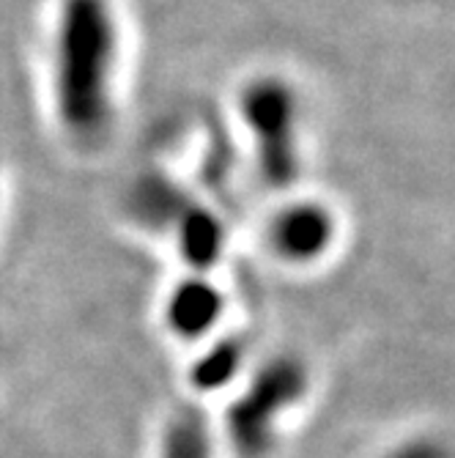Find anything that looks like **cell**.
Returning a JSON list of instances; mask_svg holds the SVG:
<instances>
[{"mask_svg":"<svg viewBox=\"0 0 455 458\" xmlns=\"http://www.w3.org/2000/svg\"><path fill=\"white\" fill-rule=\"evenodd\" d=\"M223 308V291L203 275H192L171 291L168 305H164V321L181 338H200L220 321Z\"/></svg>","mask_w":455,"mask_h":458,"instance_id":"obj_5","label":"cell"},{"mask_svg":"<svg viewBox=\"0 0 455 458\" xmlns=\"http://www.w3.org/2000/svg\"><path fill=\"white\" fill-rule=\"evenodd\" d=\"M305 390L308 373L297 360H272L247 393L228 409V434L239 453L250 458L261 455L274 437V420L288 406H294Z\"/></svg>","mask_w":455,"mask_h":458,"instance_id":"obj_3","label":"cell"},{"mask_svg":"<svg viewBox=\"0 0 455 458\" xmlns=\"http://www.w3.org/2000/svg\"><path fill=\"white\" fill-rule=\"evenodd\" d=\"M236 121L258 182L274 192H294L305 171V105L291 80L261 72L241 82Z\"/></svg>","mask_w":455,"mask_h":458,"instance_id":"obj_2","label":"cell"},{"mask_svg":"<svg viewBox=\"0 0 455 458\" xmlns=\"http://www.w3.org/2000/svg\"><path fill=\"white\" fill-rule=\"evenodd\" d=\"M390 458H447V450L431 439H417L398 447Z\"/></svg>","mask_w":455,"mask_h":458,"instance_id":"obj_9","label":"cell"},{"mask_svg":"<svg viewBox=\"0 0 455 458\" xmlns=\"http://www.w3.org/2000/svg\"><path fill=\"white\" fill-rule=\"evenodd\" d=\"M241 360H244V346L233 338L228 341H220L217 346H212L206 352L195 365H192V373L190 379L198 390L209 393V390H220L225 387L241 368Z\"/></svg>","mask_w":455,"mask_h":458,"instance_id":"obj_8","label":"cell"},{"mask_svg":"<svg viewBox=\"0 0 455 458\" xmlns=\"http://www.w3.org/2000/svg\"><path fill=\"white\" fill-rule=\"evenodd\" d=\"M171 231L184 264L195 275H203L220 264L225 250V225L209 206L190 200Z\"/></svg>","mask_w":455,"mask_h":458,"instance_id":"obj_6","label":"cell"},{"mask_svg":"<svg viewBox=\"0 0 455 458\" xmlns=\"http://www.w3.org/2000/svg\"><path fill=\"white\" fill-rule=\"evenodd\" d=\"M127 25L118 0H53L45 33V97L61 138L102 146L118 123Z\"/></svg>","mask_w":455,"mask_h":458,"instance_id":"obj_1","label":"cell"},{"mask_svg":"<svg viewBox=\"0 0 455 458\" xmlns=\"http://www.w3.org/2000/svg\"><path fill=\"white\" fill-rule=\"evenodd\" d=\"M159 458H212L209 426H206L200 409L181 406L162 437Z\"/></svg>","mask_w":455,"mask_h":458,"instance_id":"obj_7","label":"cell"},{"mask_svg":"<svg viewBox=\"0 0 455 458\" xmlns=\"http://www.w3.org/2000/svg\"><path fill=\"white\" fill-rule=\"evenodd\" d=\"M338 215L316 195H291L272 212L266 223V242L285 264H316L338 242Z\"/></svg>","mask_w":455,"mask_h":458,"instance_id":"obj_4","label":"cell"}]
</instances>
